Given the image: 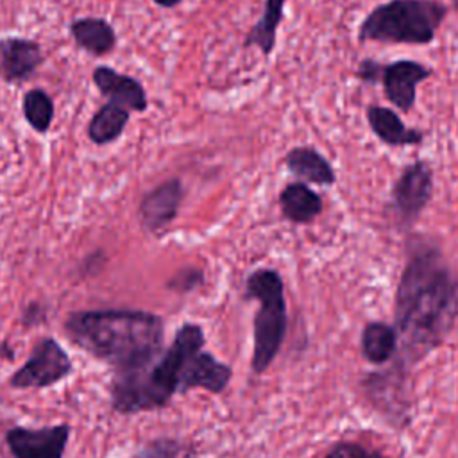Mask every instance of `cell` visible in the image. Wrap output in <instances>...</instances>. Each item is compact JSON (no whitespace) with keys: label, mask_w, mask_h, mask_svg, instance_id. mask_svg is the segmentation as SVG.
<instances>
[{"label":"cell","mask_w":458,"mask_h":458,"mask_svg":"<svg viewBox=\"0 0 458 458\" xmlns=\"http://www.w3.org/2000/svg\"><path fill=\"white\" fill-rule=\"evenodd\" d=\"M458 315V283L435 249L417 250L397 286L395 322L408 349L426 352Z\"/></svg>","instance_id":"1"},{"label":"cell","mask_w":458,"mask_h":458,"mask_svg":"<svg viewBox=\"0 0 458 458\" xmlns=\"http://www.w3.org/2000/svg\"><path fill=\"white\" fill-rule=\"evenodd\" d=\"M66 331L79 347L113 363L116 372L152 365L163 344V320L136 310L72 313Z\"/></svg>","instance_id":"2"},{"label":"cell","mask_w":458,"mask_h":458,"mask_svg":"<svg viewBox=\"0 0 458 458\" xmlns=\"http://www.w3.org/2000/svg\"><path fill=\"white\" fill-rule=\"evenodd\" d=\"M204 345V333L195 324H184L161 354L141 369L116 372L111 386L113 406L123 413H134L163 406L172 394L181 390L188 361Z\"/></svg>","instance_id":"3"},{"label":"cell","mask_w":458,"mask_h":458,"mask_svg":"<svg viewBox=\"0 0 458 458\" xmlns=\"http://www.w3.org/2000/svg\"><path fill=\"white\" fill-rule=\"evenodd\" d=\"M445 13V5L435 0H390L363 20L360 39L429 43Z\"/></svg>","instance_id":"4"},{"label":"cell","mask_w":458,"mask_h":458,"mask_svg":"<svg viewBox=\"0 0 458 458\" xmlns=\"http://www.w3.org/2000/svg\"><path fill=\"white\" fill-rule=\"evenodd\" d=\"M247 293L259 301L254 317L252 369L263 372L276 358L286 333V304L283 281L276 270L259 268L247 279Z\"/></svg>","instance_id":"5"},{"label":"cell","mask_w":458,"mask_h":458,"mask_svg":"<svg viewBox=\"0 0 458 458\" xmlns=\"http://www.w3.org/2000/svg\"><path fill=\"white\" fill-rule=\"evenodd\" d=\"M72 370V361L54 338H43L34 347L27 363L11 377L14 388H38L57 383Z\"/></svg>","instance_id":"6"},{"label":"cell","mask_w":458,"mask_h":458,"mask_svg":"<svg viewBox=\"0 0 458 458\" xmlns=\"http://www.w3.org/2000/svg\"><path fill=\"white\" fill-rule=\"evenodd\" d=\"M70 437L68 426H50L41 429L14 428L5 435L14 458H61Z\"/></svg>","instance_id":"7"},{"label":"cell","mask_w":458,"mask_h":458,"mask_svg":"<svg viewBox=\"0 0 458 458\" xmlns=\"http://www.w3.org/2000/svg\"><path fill=\"white\" fill-rule=\"evenodd\" d=\"M433 190L431 170L426 163L419 161L408 166L394 186V204L404 218L417 216L428 204Z\"/></svg>","instance_id":"8"},{"label":"cell","mask_w":458,"mask_h":458,"mask_svg":"<svg viewBox=\"0 0 458 458\" xmlns=\"http://www.w3.org/2000/svg\"><path fill=\"white\" fill-rule=\"evenodd\" d=\"M383 72V86L385 93L399 109L408 111L415 102V88L422 82L429 70L413 61H395L385 68Z\"/></svg>","instance_id":"9"},{"label":"cell","mask_w":458,"mask_h":458,"mask_svg":"<svg viewBox=\"0 0 458 458\" xmlns=\"http://www.w3.org/2000/svg\"><path fill=\"white\" fill-rule=\"evenodd\" d=\"M182 199V186L177 179H170L150 193L140 204V216L145 227L156 231L166 225L177 213Z\"/></svg>","instance_id":"10"},{"label":"cell","mask_w":458,"mask_h":458,"mask_svg":"<svg viewBox=\"0 0 458 458\" xmlns=\"http://www.w3.org/2000/svg\"><path fill=\"white\" fill-rule=\"evenodd\" d=\"M95 84L98 89L111 98V104H116L120 107H129L134 111H143L147 107V97L138 81L132 77L122 75L111 68L100 66L93 73Z\"/></svg>","instance_id":"11"},{"label":"cell","mask_w":458,"mask_h":458,"mask_svg":"<svg viewBox=\"0 0 458 458\" xmlns=\"http://www.w3.org/2000/svg\"><path fill=\"white\" fill-rule=\"evenodd\" d=\"M231 379V369L218 360H215L209 352L202 349L191 356L186 365L181 390L188 388H206L209 392H222Z\"/></svg>","instance_id":"12"},{"label":"cell","mask_w":458,"mask_h":458,"mask_svg":"<svg viewBox=\"0 0 458 458\" xmlns=\"http://www.w3.org/2000/svg\"><path fill=\"white\" fill-rule=\"evenodd\" d=\"M41 63L39 47L29 39L7 38L0 41V75L5 81H20Z\"/></svg>","instance_id":"13"},{"label":"cell","mask_w":458,"mask_h":458,"mask_svg":"<svg viewBox=\"0 0 458 458\" xmlns=\"http://www.w3.org/2000/svg\"><path fill=\"white\" fill-rule=\"evenodd\" d=\"M367 118L376 136L388 145H415L422 141L420 131L404 127L399 116L386 107H369Z\"/></svg>","instance_id":"14"},{"label":"cell","mask_w":458,"mask_h":458,"mask_svg":"<svg viewBox=\"0 0 458 458\" xmlns=\"http://www.w3.org/2000/svg\"><path fill=\"white\" fill-rule=\"evenodd\" d=\"M279 202L283 215L297 224H306L322 211L320 197L302 182L288 184L283 190Z\"/></svg>","instance_id":"15"},{"label":"cell","mask_w":458,"mask_h":458,"mask_svg":"<svg viewBox=\"0 0 458 458\" xmlns=\"http://www.w3.org/2000/svg\"><path fill=\"white\" fill-rule=\"evenodd\" d=\"M288 168L302 179L317 184H331L335 182V172L329 163L313 148L297 147L286 154Z\"/></svg>","instance_id":"16"},{"label":"cell","mask_w":458,"mask_h":458,"mask_svg":"<svg viewBox=\"0 0 458 458\" xmlns=\"http://www.w3.org/2000/svg\"><path fill=\"white\" fill-rule=\"evenodd\" d=\"M75 41L93 54H106L114 45V32L111 25L98 18L77 20L72 25Z\"/></svg>","instance_id":"17"},{"label":"cell","mask_w":458,"mask_h":458,"mask_svg":"<svg viewBox=\"0 0 458 458\" xmlns=\"http://www.w3.org/2000/svg\"><path fill=\"white\" fill-rule=\"evenodd\" d=\"M397 344L395 329L383 322H370L361 333V351L374 363H383L392 358Z\"/></svg>","instance_id":"18"},{"label":"cell","mask_w":458,"mask_h":458,"mask_svg":"<svg viewBox=\"0 0 458 458\" xmlns=\"http://www.w3.org/2000/svg\"><path fill=\"white\" fill-rule=\"evenodd\" d=\"M286 0H267L265 11L258 23L250 29L245 45H258L265 55L270 54V50L276 45V30L283 18Z\"/></svg>","instance_id":"19"},{"label":"cell","mask_w":458,"mask_h":458,"mask_svg":"<svg viewBox=\"0 0 458 458\" xmlns=\"http://www.w3.org/2000/svg\"><path fill=\"white\" fill-rule=\"evenodd\" d=\"M127 120H129L127 109L116 104H106L89 122L88 134L95 143H109L123 131Z\"/></svg>","instance_id":"20"},{"label":"cell","mask_w":458,"mask_h":458,"mask_svg":"<svg viewBox=\"0 0 458 458\" xmlns=\"http://www.w3.org/2000/svg\"><path fill=\"white\" fill-rule=\"evenodd\" d=\"M23 111L27 122L36 131H47L52 116H54V106L50 97L41 89H32L23 98Z\"/></svg>","instance_id":"21"},{"label":"cell","mask_w":458,"mask_h":458,"mask_svg":"<svg viewBox=\"0 0 458 458\" xmlns=\"http://www.w3.org/2000/svg\"><path fill=\"white\" fill-rule=\"evenodd\" d=\"M143 458H193V453L186 444L175 440H157L145 449Z\"/></svg>","instance_id":"22"},{"label":"cell","mask_w":458,"mask_h":458,"mask_svg":"<svg viewBox=\"0 0 458 458\" xmlns=\"http://www.w3.org/2000/svg\"><path fill=\"white\" fill-rule=\"evenodd\" d=\"M326 458H385L383 454L369 449V447H363L360 444H351V442H344V444H338L335 445L327 454Z\"/></svg>","instance_id":"23"},{"label":"cell","mask_w":458,"mask_h":458,"mask_svg":"<svg viewBox=\"0 0 458 458\" xmlns=\"http://www.w3.org/2000/svg\"><path fill=\"white\" fill-rule=\"evenodd\" d=\"M156 4H159V5H163V7H174V5H177L181 0H154Z\"/></svg>","instance_id":"24"},{"label":"cell","mask_w":458,"mask_h":458,"mask_svg":"<svg viewBox=\"0 0 458 458\" xmlns=\"http://www.w3.org/2000/svg\"><path fill=\"white\" fill-rule=\"evenodd\" d=\"M454 4H456V5H458V0H454Z\"/></svg>","instance_id":"25"}]
</instances>
